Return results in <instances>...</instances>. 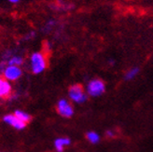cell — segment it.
Returning a JSON list of instances; mask_svg holds the SVG:
<instances>
[{
  "label": "cell",
  "instance_id": "4fadbf2b",
  "mask_svg": "<svg viewBox=\"0 0 153 152\" xmlns=\"http://www.w3.org/2000/svg\"><path fill=\"white\" fill-rule=\"evenodd\" d=\"M105 135L108 136V137H109V138H112V137H114V136H115V133L111 130H108V131H106V133H105Z\"/></svg>",
  "mask_w": 153,
  "mask_h": 152
},
{
  "label": "cell",
  "instance_id": "52a82bcc",
  "mask_svg": "<svg viewBox=\"0 0 153 152\" xmlns=\"http://www.w3.org/2000/svg\"><path fill=\"white\" fill-rule=\"evenodd\" d=\"M11 93V86L5 78H0V97L7 98Z\"/></svg>",
  "mask_w": 153,
  "mask_h": 152
},
{
  "label": "cell",
  "instance_id": "ba28073f",
  "mask_svg": "<svg viewBox=\"0 0 153 152\" xmlns=\"http://www.w3.org/2000/svg\"><path fill=\"white\" fill-rule=\"evenodd\" d=\"M71 143V140L68 138V137H61V138H57L55 141H54V147H55V149L58 151V152H63L64 151V148L65 147L70 145Z\"/></svg>",
  "mask_w": 153,
  "mask_h": 152
},
{
  "label": "cell",
  "instance_id": "5b68a950",
  "mask_svg": "<svg viewBox=\"0 0 153 152\" xmlns=\"http://www.w3.org/2000/svg\"><path fill=\"white\" fill-rule=\"evenodd\" d=\"M22 74V72L19 66L7 65L4 70V77L7 80H16L21 77Z\"/></svg>",
  "mask_w": 153,
  "mask_h": 152
},
{
  "label": "cell",
  "instance_id": "9c48e42d",
  "mask_svg": "<svg viewBox=\"0 0 153 152\" xmlns=\"http://www.w3.org/2000/svg\"><path fill=\"white\" fill-rule=\"evenodd\" d=\"M14 115L16 116L20 120H22V122L25 123H28L30 120H31V116L29 115L28 113L22 111V110H16L14 113Z\"/></svg>",
  "mask_w": 153,
  "mask_h": 152
},
{
  "label": "cell",
  "instance_id": "5bb4252c",
  "mask_svg": "<svg viewBox=\"0 0 153 152\" xmlns=\"http://www.w3.org/2000/svg\"><path fill=\"white\" fill-rule=\"evenodd\" d=\"M9 1L10 2V3H13V4H16V3H18L20 0H9Z\"/></svg>",
  "mask_w": 153,
  "mask_h": 152
},
{
  "label": "cell",
  "instance_id": "8992f818",
  "mask_svg": "<svg viewBox=\"0 0 153 152\" xmlns=\"http://www.w3.org/2000/svg\"><path fill=\"white\" fill-rule=\"evenodd\" d=\"M3 120H4V122L12 126L15 129H17V130H22V129H25L26 126V123L22 122V121L20 120L15 115H6L3 118Z\"/></svg>",
  "mask_w": 153,
  "mask_h": 152
},
{
  "label": "cell",
  "instance_id": "7c38bea8",
  "mask_svg": "<svg viewBox=\"0 0 153 152\" xmlns=\"http://www.w3.org/2000/svg\"><path fill=\"white\" fill-rule=\"evenodd\" d=\"M139 72V68H137V67H134V68H132L131 70H129L126 75H125V79L126 80H130V79H133L135 76L138 74Z\"/></svg>",
  "mask_w": 153,
  "mask_h": 152
},
{
  "label": "cell",
  "instance_id": "30bf717a",
  "mask_svg": "<svg viewBox=\"0 0 153 152\" xmlns=\"http://www.w3.org/2000/svg\"><path fill=\"white\" fill-rule=\"evenodd\" d=\"M86 138L90 143L94 144V145L99 143V141H100V136H99L95 132H88L86 133Z\"/></svg>",
  "mask_w": 153,
  "mask_h": 152
},
{
  "label": "cell",
  "instance_id": "9a60e30c",
  "mask_svg": "<svg viewBox=\"0 0 153 152\" xmlns=\"http://www.w3.org/2000/svg\"><path fill=\"white\" fill-rule=\"evenodd\" d=\"M109 63H110V65H113L115 64V62H114L113 60H110V61H109Z\"/></svg>",
  "mask_w": 153,
  "mask_h": 152
},
{
  "label": "cell",
  "instance_id": "7a4b0ae2",
  "mask_svg": "<svg viewBox=\"0 0 153 152\" xmlns=\"http://www.w3.org/2000/svg\"><path fill=\"white\" fill-rule=\"evenodd\" d=\"M105 92V84L101 79H94L88 83L87 93L90 96L97 97Z\"/></svg>",
  "mask_w": 153,
  "mask_h": 152
},
{
  "label": "cell",
  "instance_id": "3957f363",
  "mask_svg": "<svg viewBox=\"0 0 153 152\" xmlns=\"http://www.w3.org/2000/svg\"><path fill=\"white\" fill-rule=\"evenodd\" d=\"M70 99L78 104H82L87 100V95L84 93L83 87L80 84H74L68 90Z\"/></svg>",
  "mask_w": 153,
  "mask_h": 152
},
{
  "label": "cell",
  "instance_id": "277c9868",
  "mask_svg": "<svg viewBox=\"0 0 153 152\" xmlns=\"http://www.w3.org/2000/svg\"><path fill=\"white\" fill-rule=\"evenodd\" d=\"M56 109L59 115L64 118H71L74 114V108L72 105L65 99H61L58 102Z\"/></svg>",
  "mask_w": 153,
  "mask_h": 152
},
{
  "label": "cell",
  "instance_id": "6da1fadb",
  "mask_svg": "<svg viewBox=\"0 0 153 152\" xmlns=\"http://www.w3.org/2000/svg\"><path fill=\"white\" fill-rule=\"evenodd\" d=\"M47 67V61L41 52H35L31 56V69L34 74L42 73Z\"/></svg>",
  "mask_w": 153,
  "mask_h": 152
},
{
  "label": "cell",
  "instance_id": "8fae6325",
  "mask_svg": "<svg viewBox=\"0 0 153 152\" xmlns=\"http://www.w3.org/2000/svg\"><path fill=\"white\" fill-rule=\"evenodd\" d=\"M22 64V58L20 56H12L7 61V65L19 66Z\"/></svg>",
  "mask_w": 153,
  "mask_h": 152
}]
</instances>
